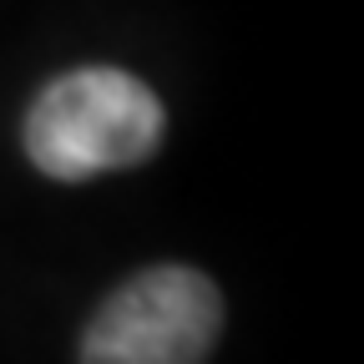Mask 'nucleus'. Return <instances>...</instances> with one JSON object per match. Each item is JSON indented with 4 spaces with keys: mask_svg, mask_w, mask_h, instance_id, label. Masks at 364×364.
Segmentation results:
<instances>
[{
    "mask_svg": "<svg viewBox=\"0 0 364 364\" xmlns=\"http://www.w3.org/2000/svg\"><path fill=\"white\" fill-rule=\"evenodd\" d=\"M162 142V102L117 66H81L51 81L26 117V157L56 182H86L147 162Z\"/></svg>",
    "mask_w": 364,
    "mask_h": 364,
    "instance_id": "1",
    "label": "nucleus"
},
{
    "mask_svg": "<svg viewBox=\"0 0 364 364\" xmlns=\"http://www.w3.org/2000/svg\"><path fill=\"white\" fill-rule=\"evenodd\" d=\"M223 334V294L188 263L127 279L86 324L81 364H203Z\"/></svg>",
    "mask_w": 364,
    "mask_h": 364,
    "instance_id": "2",
    "label": "nucleus"
}]
</instances>
